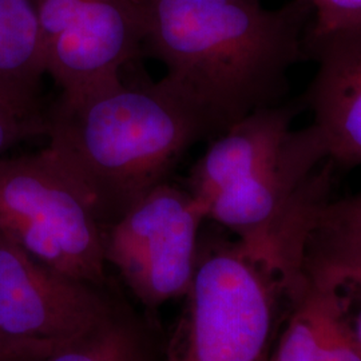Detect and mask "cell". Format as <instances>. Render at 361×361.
<instances>
[{
  "label": "cell",
  "mask_w": 361,
  "mask_h": 361,
  "mask_svg": "<svg viewBox=\"0 0 361 361\" xmlns=\"http://www.w3.org/2000/svg\"><path fill=\"white\" fill-rule=\"evenodd\" d=\"M145 46L166 68L159 83L207 122L213 138L250 113L285 102L307 58V0H142Z\"/></svg>",
  "instance_id": "cell-1"
},
{
  "label": "cell",
  "mask_w": 361,
  "mask_h": 361,
  "mask_svg": "<svg viewBox=\"0 0 361 361\" xmlns=\"http://www.w3.org/2000/svg\"><path fill=\"white\" fill-rule=\"evenodd\" d=\"M49 153L86 195L104 229L166 176L194 143L212 140L192 107L154 85L122 79L61 95L46 116Z\"/></svg>",
  "instance_id": "cell-2"
},
{
  "label": "cell",
  "mask_w": 361,
  "mask_h": 361,
  "mask_svg": "<svg viewBox=\"0 0 361 361\" xmlns=\"http://www.w3.org/2000/svg\"><path fill=\"white\" fill-rule=\"evenodd\" d=\"M0 231L43 264L102 288L104 226L47 149L0 157Z\"/></svg>",
  "instance_id": "cell-3"
},
{
  "label": "cell",
  "mask_w": 361,
  "mask_h": 361,
  "mask_svg": "<svg viewBox=\"0 0 361 361\" xmlns=\"http://www.w3.org/2000/svg\"><path fill=\"white\" fill-rule=\"evenodd\" d=\"M274 281L237 243L198 250L186 310L165 361L264 360Z\"/></svg>",
  "instance_id": "cell-4"
},
{
  "label": "cell",
  "mask_w": 361,
  "mask_h": 361,
  "mask_svg": "<svg viewBox=\"0 0 361 361\" xmlns=\"http://www.w3.org/2000/svg\"><path fill=\"white\" fill-rule=\"evenodd\" d=\"M204 210L188 192L164 182L104 229V258L147 308L186 296L200 250Z\"/></svg>",
  "instance_id": "cell-5"
},
{
  "label": "cell",
  "mask_w": 361,
  "mask_h": 361,
  "mask_svg": "<svg viewBox=\"0 0 361 361\" xmlns=\"http://www.w3.org/2000/svg\"><path fill=\"white\" fill-rule=\"evenodd\" d=\"M46 74L63 97L118 82L145 46L142 0H34Z\"/></svg>",
  "instance_id": "cell-6"
},
{
  "label": "cell",
  "mask_w": 361,
  "mask_h": 361,
  "mask_svg": "<svg viewBox=\"0 0 361 361\" xmlns=\"http://www.w3.org/2000/svg\"><path fill=\"white\" fill-rule=\"evenodd\" d=\"M114 307L99 286L43 264L0 231V337L61 345Z\"/></svg>",
  "instance_id": "cell-7"
},
{
  "label": "cell",
  "mask_w": 361,
  "mask_h": 361,
  "mask_svg": "<svg viewBox=\"0 0 361 361\" xmlns=\"http://www.w3.org/2000/svg\"><path fill=\"white\" fill-rule=\"evenodd\" d=\"M316 71L302 104L337 166H361V23L307 37Z\"/></svg>",
  "instance_id": "cell-8"
},
{
  "label": "cell",
  "mask_w": 361,
  "mask_h": 361,
  "mask_svg": "<svg viewBox=\"0 0 361 361\" xmlns=\"http://www.w3.org/2000/svg\"><path fill=\"white\" fill-rule=\"evenodd\" d=\"M298 111L296 102L286 101L264 107L212 138L194 164L186 188L205 216L219 192L252 174L279 152L293 130Z\"/></svg>",
  "instance_id": "cell-9"
},
{
  "label": "cell",
  "mask_w": 361,
  "mask_h": 361,
  "mask_svg": "<svg viewBox=\"0 0 361 361\" xmlns=\"http://www.w3.org/2000/svg\"><path fill=\"white\" fill-rule=\"evenodd\" d=\"M271 361H361V347L329 288L304 276Z\"/></svg>",
  "instance_id": "cell-10"
},
{
  "label": "cell",
  "mask_w": 361,
  "mask_h": 361,
  "mask_svg": "<svg viewBox=\"0 0 361 361\" xmlns=\"http://www.w3.org/2000/svg\"><path fill=\"white\" fill-rule=\"evenodd\" d=\"M46 74L34 0H0V97L40 111L39 90Z\"/></svg>",
  "instance_id": "cell-11"
},
{
  "label": "cell",
  "mask_w": 361,
  "mask_h": 361,
  "mask_svg": "<svg viewBox=\"0 0 361 361\" xmlns=\"http://www.w3.org/2000/svg\"><path fill=\"white\" fill-rule=\"evenodd\" d=\"M44 361H161V356L145 323L114 307L101 323L58 345Z\"/></svg>",
  "instance_id": "cell-12"
},
{
  "label": "cell",
  "mask_w": 361,
  "mask_h": 361,
  "mask_svg": "<svg viewBox=\"0 0 361 361\" xmlns=\"http://www.w3.org/2000/svg\"><path fill=\"white\" fill-rule=\"evenodd\" d=\"M302 271L325 284L350 290L349 296H355L357 310L341 317L361 347L360 244L325 228L316 219L305 249Z\"/></svg>",
  "instance_id": "cell-13"
},
{
  "label": "cell",
  "mask_w": 361,
  "mask_h": 361,
  "mask_svg": "<svg viewBox=\"0 0 361 361\" xmlns=\"http://www.w3.org/2000/svg\"><path fill=\"white\" fill-rule=\"evenodd\" d=\"M46 129L47 119L40 111L0 97V157L23 140L46 134Z\"/></svg>",
  "instance_id": "cell-14"
},
{
  "label": "cell",
  "mask_w": 361,
  "mask_h": 361,
  "mask_svg": "<svg viewBox=\"0 0 361 361\" xmlns=\"http://www.w3.org/2000/svg\"><path fill=\"white\" fill-rule=\"evenodd\" d=\"M312 10L308 37H320L361 23V0H307Z\"/></svg>",
  "instance_id": "cell-15"
},
{
  "label": "cell",
  "mask_w": 361,
  "mask_h": 361,
  "mask_svg": "<svg viewBox=\"0 0 361 361\" xmlns=\"http://www.w3.org/2000/svg\"><path fill=\"white\" fill-rule=\"evenodd\" d=\"M317 222L361 245V190L341 201H328L322 207Z\"/></svg>",
  "instance_id": "cell-16"
},
{
  "label": "cell",
  "mask_w": 361,
  "mask_h": 361,
  "mask_svg": "<svg viewBox=\"0 0 361 361\" xmlns=\"http://www.w3.org/2000/svg\"><path fill=\"white\" fill-rule=\"evenodd\" d=\"M58 345L0 337V361H44Z\"/></svg>",
  "instance_id": "cell-17"
}]
</instances>
